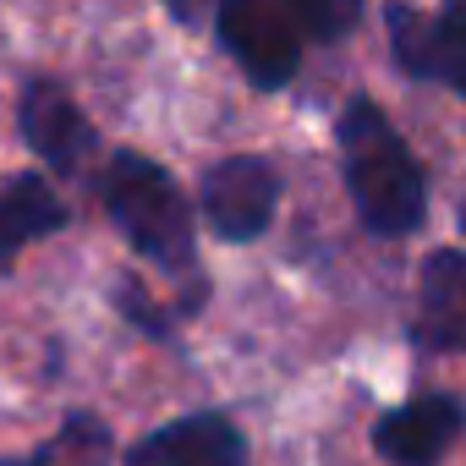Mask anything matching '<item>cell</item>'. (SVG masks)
Returning <instances> with one entry per match:
<instances>
[{
    "label": "cell",
    "instance_id": "cell-1",
    "mask_svg": "<svg viewBox=\"0 0 466 466\" xmlns=\"http://www.w3.org/2000/svg\"><path fill=\"white\" fill-rule=\"evenodd\" d=\"M94 198L110 230L127 242V253L159 269V280L170 286L165 308L176 313V324L181 329L198 324L214 302V280L198 253V219H192L181 176L143 148H105L94 170Z\"/></svg>",
    "mask_w": 466,
    "mask_h": 466
},
{
    "label": "cell",
    "instance_id": "cell-2",
    "mask_svg": "<svg viewBox=\"0 0 466 466\" xmlns=\"http://www.w3.org/2000/svg\"><path fill=\"white\" fill-rule=\"evenodd\" d=\"M335 165L351 214L379 242H411L433 214V176L373 88H351L335 110Z\"/></svg>",
    "mask_w": 466,
    "mask_h": 466
},
{
    "label": "cell",
    "instance_id": "cell-3",
    "mask_svg": "<svg viewBox=\"0 0 466 466\" xmlns=\"http://www.w3.org/2000/svg\"><path fill=\"white\" fill-rule=\"evenodd\" d=\"M12 121L23 148L34 154V170H45L56 187L61 181H88L105 159V137L94 127V116L83 110V99L72 94L66 77L56 72H23L17 77V99H12Z\"/></svg>",
    "mask_w": 466,
    "mask_h": 466
},
{
    "label": "cell",
    "instance_id": "cell-4",
    "mask_svg": "<svg viewBox=\"0 0 466 466\" xmlns=\"http://www.w3.org/2000/svg\"><path fill=\"white\" fill-rule=\"evenodd\" d=\"M187 203H192V219L214 242L253 248L275 230V219L286 208V176L269 154H253V148L219 154L198 170V181L187 187Z\"/></svg>",
    "mask_w": 466,
    "mask_h": 466
},
{
    "label": "cell",
    "instance_id": "cell-5",
    "mask_svg": "<svg viewBox=\"0 0 466 466\" xmlns=\"http://www.w3.org/2000/svg\"><path fill=\"white\" fill-rule=\"evenodd\" d=\"M208 34L253 94H286L308 61V45L286 0H219V6H208Z\"/></svg>",
    "mask_w": 466,
    "mask_h": 466
},
{
    "label": "cell",
    "instance_id": "cell-6",
    "mask_svg": "<svg viewBox=\"0 0 466 466\" xmlns=\"http://www.w3.org/2000/svg\"><path fill=\"white\" fill-rule=\"evenodd\" d=\"M466 433V400L444 384H422L395 406H379L368 444L384 466H444Z\"/></svg>",
    "mask_w": 466,
    "mask_h": 466
},
{
    "label": "cell",
    "instance_id": "cell-7",
    "mask_svg": "<svg viewBox=\"0 0 466 466\" xmlns=\"http://www.w3.org/2000/svg\"><path fill=\"white\" fill-rule=\"evenodd\" d=\"M116 466H253V439L225 406H192L121 444Z\"/></svg>",
    "mask_w": 466,
    "mask_h": 466
},
{
    "label": "cell",
    "instance_id": "cell-8",
    "mask_svg": "<svg viewBox=\"0 0 466 466\" xmlns=\"http://www.w3.org/2000/svg\"><path fill=\"white\" fill-rule=\"evenodd\" d=\"M455 0L422 12L406 0L379 6V28H384V50L390 66L417 83V88H444V94H466V66H461V39H455Z\"/></svg>",
    "mask_w": 466,
    "mask_h": 466
},
{
    "label": "cell",
    "instance_id": "cell-9",
    "mask_svg": "<svg viewBox=\"0 0 466 466\" xmlns=\"http://www.w3.org/2000/svg\"><path fill=\"white\" fill-rule=\"evenodd\" d=\"M461 346H466V253L444 242L417 264L406 351L422 362H450L461 357Z\"/></svg>",
    "mask_w": 466,
    "mask_h": 466
},
{
    "label": "cell",
    "instance_id": "cell-10",
    "mask_svg": "<svg viewBox=\"0 0 466 466\" xmlns=\"http://www.w3.org/2000/svg\"><path fill=\"white\" fill-rule=\"evenodd\" d=\"M72 230V198L34 165L0 176V280L17 269V258L39 242H56Z\"/></svg>",
    "mask_w": 466,
    "mask_h": 466
},
{
    "label": "cell",
    "instance_id": "cell-11",
    "mask_svg": "<svg viewBox=\"0 0 466 466\" xmlns=\"http://www.w3.org/2000/svg\"><path fill=\"white\" fill-rule=\"evenodd\" d=\"M110 313H116L137 340H148V346H159V351L187 357V335H181L176 313L165 308V297L143 280V269H132V264H127V269L110 280Z\"/></svg>",
    "mask_w": 466,
    "mask_h": 466
},
{
    "label": "cell",
    "instance_id": "cell-12",
    "mask_svg": "<svg viewBox=\"0 0 466 466\" xmlns=\"http://www.w3.org/2000/svg\"><path fill=\"white\" fill-rule=\"evenodd\" d=\"M50 444H56V466H116V428L94 406H66Z\"/></svg>",
    "mask_w": 466,
    "mask_h": 466
},
{
    "label": "cell",
    "instance_id": "cell-13",
    "mask_svg": "<svg viewBox=\"0 0 466 466\" xmlns=\"http://www.w3.org/2000/svg\"><path fill=\"white\" fill-rule=\"evenodd\" d=\"M291 6V23H297V34H302V45L313 50H335V45H346L362 23H368V6L362 0H286Z\"/></svg>",
    "mask_w": 466,
    "mask_h": 466
},
{
    "label": "cell",
    "instance_id": "cell-14",
    "mask_svg": "<svg viewBox=\"0 0 466 466\" xmlns=\"http://www.w3.org/2000/svg\"><path fill=\"white\" fill-rule=\"evenodd\" d=\"M0 466H56V444L50 439H39L34 450H23V455H0Z\"/></svg>",
    "mask_w": 466,
    "mask_h": 466
}]
</instances>
